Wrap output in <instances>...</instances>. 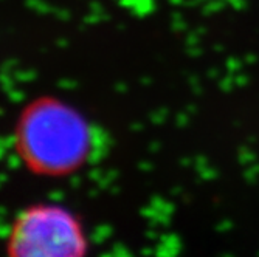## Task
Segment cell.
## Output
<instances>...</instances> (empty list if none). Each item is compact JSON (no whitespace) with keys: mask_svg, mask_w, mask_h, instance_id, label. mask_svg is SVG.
I'll use <instances>...</instances> for the list:
<instances>
[{"mask_svg":"<svg viewBox=\"0 0 259 257\" xmlns=\"http://www.w3.org/2000/svg\"><path fill=\"white\" fill-rule=\"evenodd\" d=\"M14 152L22 166L42 178H67L96 157V127L65 99L41 95L16 118Z\"/></svg>","mask_w":259,"mask_h":257,"instance_id":"1","label":"cell"},{"mask_svg":"<svg viewBox=\"0 0 259 257\" xmlns=\"http://www.w3.org/2000/svg\"><path fill=\"white\" fill-rule=\"evenodd\" d=\"M3 248L11 257H83L90 250V238L73 209L38 201L13 218Z\"/></svg>","mask_w":259,"mask_h":257,"instance_id":"2","label":"cell"}]
</instances>
